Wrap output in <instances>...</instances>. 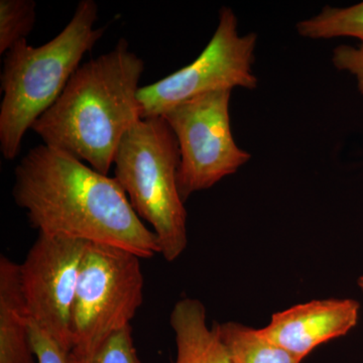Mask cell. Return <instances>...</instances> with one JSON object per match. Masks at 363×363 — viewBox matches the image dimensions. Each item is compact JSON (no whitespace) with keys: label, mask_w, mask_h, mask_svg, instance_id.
<instances>
[{"label":"cell","mask_w":363,"mask_h":363,"mask_svg":"<svg viewBox=\"0 0 363 363\" xmlns=\"http://www.w3.org/2000/svg\"><path fill=\"white\" fill-rule=\"evenodd\" d=\"M14 175V201L39 233L113 245L140 259L161 253L116 179L45 145L30 150Z\"/></svg>","instance_id":"1"},{"label":"cell","mask_w":363,"mask_h":363,"mask_svg":"<svg viewBox=\"0 0 363 363\" xmlns=\"http://www.w3.org/2000/svg\"><path fill=\"white\" fill-rule=\"evenodd\" d=\"M72 363H142L133 338V327L111 334L87 354L76 355L71 351Z\"/></svg>","instance_id":"15"},{"label":"cell","mask_w":363,"mask_h":363,"mask_svg":"<svg viewBox=\"0 0 363 363\" xmlns=\"http://www.w3.org/2000/svg\"><path fill=\"white\" fill-rule=\"evenodd\" d=\"M358 286H359L360 291H362L363 294V276L360 277L357 281Z\"/></svg>","instance_id":"18"},{"label":"cell","mask_w":363,"mask_h":363,"mask_svg":"<svg viewBox=\"0 0 363 363\" xmlns=\"http://www.w3.org/2000/svg\"><path fill=\"white\" fill-rule=\"evenodd\" d=\"M332 64L339 71H345L354 76L357 87L363 96V45L359 47L339 45L332 52Z\"/></svg>","instance_id":"17"},{"label":"cell","mask_w":363,"mask_h":363,"mask_svg":"<svg viewBox=\"0 0 363 363\" xmlns=\"http://www.w3.org/2000/svg\"><path fill=\"white\" fill-rule=\"evenodd\" d=\"M97 18L96 2L81 0L54 39L40 47L21 40L6 52L0 78V152L7 161L18 157L26 131L57 101L81 60L104 37L105 28H95Z\"/></svg>","instance_id":"3"},{"label":"cell","mask_w":363,"mask_h":363,"mask_svg":"<svg viewBox=\"0 0 363 363\" xmlns=\"http://www.w3.org/2000/svg\"><path fill=\"white\" fill-rule=\"evenodd\" d=\"M88 241L39 233L20 264V283L30 321L72 350L71 316Z\"/></svg>","instance_id":"8"},{"label":"cell","mask_w":363,"mask_h":363,"mask_svg":"<svg viewBox=\"0 0 363 363\" xmlns=\"http://www.w3.org/2000/svg\"><path fill=\"white\" fill-rule=\"evenodd\" d=\"M231 92L216 91L193 98L162 116L178 140V188L184 202L233 175L252 159L233 138L229 114Z\"/></svg>","instance_id":"7"},{"label":"cell","mask_w":363,"mask_h":363,"mask_svg":"<svg viewBox=\"0 0 363 363\" xmlns=\"http://www.w3.org/2000/svg\"><path fill=\"white\" fill-rule=\"evenodd\" d=\"M35 9L33 0L0 1V54H6L14 45L26 40L37 21Z\"/></svg>","instance_id":"14"},{"label":"cell","mask_w":363,"mask_h":363,"mask_svg":"<svg viewBox=\"0 0 363 363\" xmlns=\"http://www.w3.org/2000/svg\"><path fill=\"white\" fill-rule=\"evenodd\" d=\"M257 44V33L240 35L235 13L230 7H222L213 37L194 62L140 88V119L162 116L177 105L208 93L255 89L257 78L252 66Z\"/></svg>","instance_id":"6"},{"label":"cell","mask_w":363,"mask_h":363,"mask_svg":"<svg viewBox=\"0 0 363 363\" xmlns=\"http://www.w3.org/2000/svg\"><path fill=\"white\" fill-rule=\"evenodd\" d=\"M360 304L352 298H326L274 313L259 330L277 345L304 359L315 348L342 337L357 325Z\"/></svg>","instance_id":"9"},{"label":"cell","mask_w":363,"mask_h":363,"mask_svg":"<svg viewBox=\"0 0 363 363\" xmlns=\"http://www.w3.org/2000/svg\"><path fill=\"white\" fill-rule=\"evenodd\" d=\"M143 71V59L119 40L111 52L79 67L32 130L48 147L108 175L123 136L140 121Z\"/></svg>","instance_id":"2"},{"label":"cell","mask_w":363,"mask_h":363,"mask_svg":"<svg viewBox=\"0 0 363 363\" xmlns=\"http://www.w3.org/2000/svg\"><path fill=\"white\" fill-rule=\"evenodd\" d=\"M176 363H230L214 326L198 324L178 341Z\"/></svg>","instance_id":"13"},{"label":"cell","mask_w":363,"mask_h":363,"mask_svg":"<svg viewBox=\"0 0 363 363\" xmlns=\"http://www.w3.org/2000/svg\"><path fill=\"white\" fill-rule=\"evenodd\" d=\"M230 363H301L302 360L267 339L259 329L238 322L214 323Z\"/></svg>","instance_id":"11"},{"label":"cell","mask_w":363,"mask_h":363,"mask_svg":"<svg viewBox=\"0 0 363 363\" xmlns=\"http://www.w3.org/2000/svg\"><path fill=\"white\" fill-rule=\"evenodd\" d=\"M296 30L305 39L350 37L362 40L363 45V2L343 9L325 6L317 16L298 21Z\"/></svg>","instance_id":"12"},{"label":"cell","mask_w":363,"mask_h":363,"mask_svg":"<svg viewBox=\"0 0 363 363\" xmlns=\"http://www.w3.org/2000/svg\"><path fill=\"white\" fill-rule=\"evenodd\" d=\"M140 259L123 248L87 243L72 309L73 354H87L130 326L143 301Z\"/></svg>","instance_id":"5"},{"label":"cell","mask_w":363,"mask_h":363,"mask_svg":"<svg viewBox=\"0 0 363 363\" xmlns=\"http://www.w3.org/2000/svg\"><path fill=\"white\" fill-rule=\"evenodd\" d=\"M180 150L162 116L140 119L123 136L114 177L140 219L152 227L164 259L174 262L187 247V211L178 188Z\"/></svg>","instance_id":"4"},{"label":"cell","mask_w":363,"mask_h":363,"mask_svg":"<svg viewBox=\"0 0 363 363\" xmlns=\"http://www.w3.org/2000/svg\"><path fill=\"white\" fill-rule=\"evenodd\" d=\"M30 337L38 363H72L71 350L30 321Z\"/></svg>","instance_id":"16"},{"label":"cell","mask_w":363,"mask_h":363,"mask_svg":"<svg viewBox=\"0 0 363 363\" xmlns=\"http://www.w3.org/2000/svg\"><path fill=\"white\" fill-rule=\"evenodd\" d=\"M30 318L21 293L20 264L0 257V363H35Z\"/></svg>","instance_id":"10"}]
</instances>
